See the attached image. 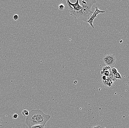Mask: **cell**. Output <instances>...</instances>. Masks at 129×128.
I'll return each mask as SVG.
<instances>
[{"label":"cell","instance_id":"obj_1","mask_svg":"<svg viewBox=\"0 0 129 128\" xmlns=\"http://www.w3.org/2000/svg\"><path fill=\"white\" fill-rule=\"evenodd\" d=\"M96 2V1L95 0L82 1V8L80 10L76 11L73 10L69 9V12L72 16L78 19L80 21L87 22L90 15L93 13L91 10L92 7Z\"/></svg>","mask_w":129,"mask_h":128},{"label":"cell","instance_id":"obj_2","mask_svg":"<svg viewBox=\"0 0 129 128\" xmlns=\"http://www.w3.org/2000/svg\"><path fill=\"white\" fill-rule=\"evenodd\" d=\"M29 112V115L27 116L25 120V123L29 128L32 126L39 125L36 110H33Z\"/></svg>","mask_w":129,"mask_h":128},{"label":"cell","instance_id":"obj_3","mask_svg":"<svg viewBox=\"0 0 129 128\" xmlns=\"http://www.w3.org/2000/svg\"><path fill=\"white\" fill-rule=\"evenodd\" d=\"M36 113L39 124L46 125L50 119V116L44 114L43 112L39 109L36 110Z\"/></svg>","mask_w":129,"mask_h":128},{"label":"cell","instance_id":"obj_4","mask_svg":"<svg viewBox=\"0 0 129 128\" xmlns=\"http://www.w3.org/2000/svg\"><path fill=\"white\" fill-rule=\"evenodd\" d=\"M116 57L114 54H108L104 56L103 61L107 66L111 67L116 65Z\"/></svg>","mask_w":129,"mask_h":128},{"label":"cell","instance_id":"obj_5","mask_svg":"<svg viewBox=\"0 0 129 128\" xmlns=\"http://www.w3.org/2000/svg\"><path fill=\"white\" fill-rule=\"evenodd\" d=\"M66 2L69 9H72L76 11H79L82 9V6L79 4V0H77L75 4L71 3L69 0H67Z\"/></svg>","mask_w":129,"mask_h":128},{"label":"cell","instance_id":"obj_6","mask_svg":"<svg viewBox=\"0 0 129 128\" xmlns=\"http://www.w3.org/2000/svg\"><path fill=\"white\" fill-rule=\"evenodd\" d=\"M95 9V12L93 13L94 14H93L92 16L91 17V18L89 20H88V21L87 22L88 23L90 24V25H91V26L93 28H94V27H93V25H92V22L93 21V19L95 18V17H96L97 15L98 14L100 13H105V11L100 10L96 6Z\"/></svg>","mask_w":129,"mask_h":128},{"label":"cell","instance_id":"obj_7","mask_svg":"<svg viewBox=\"0 0 129 128\" xmlns=\"http://www.w3.org/2000/svg\"><path fill=\"white\" fill-rule=\"evenodd\" d=\"M46 125L39 124L32 126L30 128H45Z\"/></svg>","mask_w":129,"mask_h":128},{"label":"cell","instance_id":"obj_8","mask_svg":"<svg viewBox=\"0 0 129 128\" xmlns=\"http://www.w3.org/2000/svg\"><path fill=\"white\" fill-rule=\"evenodd\" d=\"M114 78L116 79H121V80L122 79L120 74L119 72H117L116 74H114Z\"/></svg>","mask_w":129,"mask_h":128},{"label":"cell","instance_id":"obj_9","mask_svg":"<svg viewBox=\"0 0 129 128\" xmlns=\"http://www.w3.org/2000/svg\"><path fill=\"white\" fill-rule=\"evenodd\" d=\"M29 112L28 110H24L22 112V114L24 116H28L29 115Z\"/></svg>","mask_w":129,"mask_h":128},{"label":"cell","instance_id":"obj_10","mask_svg":"<svg viewBox=\"0 0 129 128\" xmlns=\"http://www.w3.org/2000/svg\"><path fill=\"white\" fill-rule=\"evenodd\" d=\"M59 10H64V5L63 4H60L59 6Z\"/></svg>","mask_w":129,"mask_h":128},{"label":"cell","instance_id":"obj_11","mask_svg":"<svg viewBox=\"0 0 129 128\" xmlns=\"http://www.w3.org/2000/svg\"><path fill=\"white\" fill-rule=\"evenodd\" d=\"M112 72L113 74H115L117 72H118L117 69L115 68H114L112 69Z\"/></svg>","mask_w":129,"mask_h":128},{"label":"cell","instance_id":"obj_12","mask_svg":"<svg viewBox=\"0 0 129 128\" xmlns=\"http://www.w3.org/2000/svg\"><path fill=\"white\" fill-rule=\"evenodd\" d=\"M18 17H18V14H15L13 16V18L14 20H15V21H17V20L18 19Z\"/></svg>","mask_w":129,"mask_h":128},{"label":"cell","instance_id":"obj_13","mask_svg":"<svg viewBox=\"0 0 129 128\" xmlns=\"http://www.w3.org/2000/svg\"><path fill=\"white\" fill-rule=\"evenodd\" d=\"M18 115L17 114H14L12 116V118L13 119H16L18 117Z\"/></svg>","mask_w":129,"mask_h":128},{"label":"cell","instance_id":"obj_14","mask_svg":"<svg viewBox=\"0 0 129 128\" xmlns=\"http://www.w3.org/2000/svg\"><path fill=\"white\" fill-rule=\"evenodd\" d=\"M106 76H108L109 74V72L108 71H105L104 74Z\"/></svg>","mask_w":129,"mask_h":128},{"label":"cell","instance_id":"obj_15","mask_svg":"<svg viewBox=\"0 0 129 128\" xmlns=\"http://www.w3.org/2000/svg\"><path fill=\"white\" fill-rule=\"evenodd\" d=\"M91 128H102V127L100 125H98L95 126H93V127H92Z\"/></svg>","mask_w":129,"mask_h":128},{"label":"cell","instance_id":"obj_16","mask_svg":"<svg viewBox=\"0 0 129 128\" xmlns=\"http://www.w3.org/2000/svg\"><path fill=\"white\" fill-rule=\"evenodd\" d=\"M102 79L103 80H104V81H105L106 79V77L105 75H103V77H102Z\"/></svg>","mask_w":129,"mask_h":128},{"label":"cell","instance_id":"obj_17","mask_svg":"<svg viewBox=\"0 0 129 128\" xmlns=\"http://www.w3.org/2000/svg\"><path fill=\"white\" fill-rule=\"evenodd\" d=\"M101 73L102 74H104V73H105L104 70H102V71H101Z\"/></svg>","mask_w":129,"mask_h":128},{"label":"cell","instance_id":"obj_18","mask_svg":"<svg viewBox=\"0 0 129 128\" xmlns=\"http://www.w3.org/2000/svg\"><path fill=\"white\" fill-rule=\"evenodd\" d=\"M77 81H75L73 82V83L75 84H77Z\"/></svg>","mask_w":129,"mask_h":128},{"label":"cell","instance_id":"obj_19","mask_svg":"<svg viewBox=\"0 0 129 128\" xmlns=\"http://www.w3.org/2000/svg\"><path fill=\"white\" fill-rule=\"evenodd\" d=\"M1 118H0V122H1ZM2 125H0V127H2Z\"/></svg>","mask_w":129,"mask_h":128}]
</instances>
